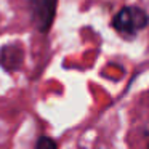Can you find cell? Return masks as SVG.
<instances>
[{"mask_svg": "<svg viewBox=\"0 0 149 149\" xmlns=\"http://www.w3.org/2000/svg\"><path fill=\"white\" fill-rule=\"evenodd\" d=\"M34 149H58V146H56V143L50 136H40L37 139Z\"/></svg>", "mask_w": 149, "mask_h": 149, "instance_id": "277c9868", "label": "cell"}, {"mask_svg": "<svg viewBox=\"0 0 149 149\" xmlns=\"http://www.w3.org/2000/svg\"><path fill=\"white\" fill-rule=\"evenodd\" d=\"M148 149H149V143H148Z\"/></svg>", "mask_w": 149, "mask_h": 149, "instance_id": "5b68a950", "label": "cell"}, {"mask_svg": "<svg viewBox=\"0 0 149 149\" xmlns=\"http://www.w3.org/2000/svg\"><path fill=\"white\" fill-rule=\"evenodd\" d=\"M149 23V16L143 8L128 5V7L120 8L112 18V27L125 37H133L143 31Z\"/></svg>", "mask_w": 149, "mask_h": 149, "instance_id": "6da1fadb", "label": "cell"}, {"mask_svg": "<svg viewBox=\"0 0 149 149\" xmlns=\"http://www.w3.org/2000/svg\"><path fill=\"white\" fill-rule=\"evenodd\" d=\"M58 0H29L32 23L40 32H48L55 21Z\"/></svg>", "mask_w": 149, "mask_h": 149, "instance_id": "7a4b0ae2", "label": "cell"}, {"mask_svg": "<svg viewBox=\"0 0 149 149\" xmlns=\"http://www.w3.org/2000/svg\"><path fill=\"white\" fill-rule=\"evenodd\" d=\"M24 53L23 48L16 43H10L0 48V66L8 72L18 71L23 64Z\"/></svg>", "mask_w": 149, "mask_h": 149, "instance_id": "3957f363", "label": "cell"}]
</instances>
